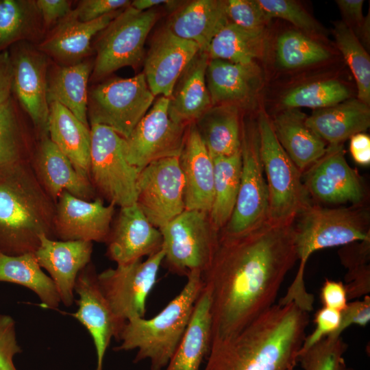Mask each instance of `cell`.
<instances>
[{"label":"cell","mask_w":370,"mask_h":370,"mask_svg":"<svg viewBox=\"0 0 370 370\" xmlns=\"http://www.w3.org/2000/svg\"><path fill=\"white\" fill-rule=\"evenodd\" d=\"M347 347L341 336L328 335L299 352L297 362L304 370H347L343 358Z\"/></svg>","instance_id":"b9f144b4"},{"label":"cell","mask_w":370,"mask_h":370,"mask_svg":"<svg viewBox=\"0 0 370 370\" xmlns=\"http://www.w3.org/2000/svg\"><path fill=\"white\" fill-rule=\"evenodd\" d=\"M13 68V88L30 119L36 138L48 134L49 105L47 75L51 60L36 45L22 41L9 51Z\"/></svg>","instance_id":"9a60e30c"},{"label":"cell","mask_w":370,"mask_h":370,"mask_svg":"<svg viewBox=\"0 0 370 370\" xmlns=\"http://www.w3.org/2000/svg\"><path fill=\"white\" fill-rule=\"evenodd\" d=\"M297 260L293 223L267 221L243 236L219 235L202 274L210 297L211 341L235 334L272 306Z\"/></svg>","instance_id":"6da1fadb"},{"label":"cell","mask_w":370,"mask_h":370,"mask_svg":"<svg viewBox=\"0 0 370 370\" xmlns=\"http://www.w3.org/2000/svg\"><path fill=\"white\" fill-rule=\"evenodd\" d=\"M323 307L341 312L347 304V291L341 282L325 280L321 290Z\"/></svg>","instance_id":"f5cc1de1"},{"label":"cell","mask_w":370,"mask_h":370,"mask_svg":"<svg viewBox=\"0 0 370 370\" xmlns=\"http://www.w3.org/2000/svg\"><path fill=\"white\" fill-rule=\"evenodd\" d=\"M56 203L39 182L31 161L0 173V251L34 253L40 236L54 239Z\"/></svg>","instance_id":"3957f363"},{"label":"cell","mask_w":370,"mask_h":370,"mask_svg":"<svg viewBox=\"0 0 370 370\" xmlns=\"http://www.w3.org/2000/svg\"><path fill=\"white\" fill-rule=\"evenodd\" d=\"M176 2L175 1L169 0H134L131 2L130 5L134 9L142 12L153 9V8L163 4L174 5Z\"/></svg>","instance_id":"9f6ffc18"},{"label":"cell","mask_w":370,"mask_h":370,"mask_svg":"<svg viewBox=\"0 0 370 370\" xmlns=\"http://www.w3.org/2000/svg\"><path fill=\"white\" fill-rule=\"evenodd\" d=\"M34 252L41 268L51 278L61 302L71 306L74 299V287L79 272L90 262L92 243L84 241H56L45 235L40 236Z\"/></svg>","instance_id":"603a6c76"},{"label":"cell","mask_w":370,"mask_h":370,"mask_svg":"<svg viewBox=\"0 0 370 370\" xmlns=\"http://www.w3.org/2000/svg\"><path fill=\"white\" fill-rule=\"evenodd\" d=\"M370 320V297L365 295L362 300L347 303L341 312V322L338 329L330 335L338 336L351 325L365 326Z\"/></svg>","instance_id":"681fc988"},{"label":"cell","mask_w":370,"mask_h":370,"mask_svg":"<svg viewBox=\"0 0 370 370\" xmlns=\"http://www.w3.org/2000/svg\"><path fill=\"white\" fill-rule=\"evenodd\" d=\"M93 64L89 58L70 66L58 65L51 60L47 75L49 105H62L88 127V84Z\"/></svg>","instance_id":"83f0119b"},{"label":"cell","mask_w":370,"mask_h":370,"mask_svg":"<svg viewBox=\"0 0 370 370\" xmlns=\"http://www.w3.org/2000/svg\"><path fill=\"white\" fill-rule=\"evenodd\" d=\"M181 291L151 319L128 320L115 351L137 350L134 362L148 360L150 370H164L180 344L203 289L202 273L190 272Z\"/></svg>","instance_id":"277c9868"},{"label":"cell","mask_w":370,"mask_h":370,"mask_svg":"<svg viewBox=\"0 0 370 370\" xmlns=\"http://www.w3.org/2000/svg\"><path fill=\"white\" fill-rule=\"evenodd\" d=\"M169 105V98L160 96L125 138L126 159L138 172L153 161L180 155L190 125L173 121Z\"/></svg>","instance_id":"4fadbf2b"},{"label":"cell","mask_w":370,"mask_h":370,"mask_svg":"<svg viewBox=\"0 0 370 370\" xmlns=\"http://www.w3.org/2000/svg\"><path fill=\"white\" fill-rule=\"evenodd\" d=\"M302 180L310 197L324 203L362 205L365 199L362 180L348 164L343 143L329 145Z\"/></svg>","instance_id":"2e32d148"},{"label":"cell","mask_w":370,"mask_h":370,"mask_svg":"<svg viewBox=\"0 0 370 370\" xmlns=\"http://www.w3.org/2000/svg\"><path fill=\"white\" fill-rule=\"evenodd\" d=\"M115 205H105L101 197L85 200L64 191L56 203L54 234L60 241L106 243Z\"/></svg>","instance_id":"ac0fdd59"},{"label":"cell","mask_w":370,"mask_h":370,"mask_svg":"<svg viewBox=\"0 0 370 370\" xmlns=\"http://www.w3.org/2000/svg\"><path fill=\"white\" fill-rule=\"evenodd\" d=\"M349 370H352V369H349Z\"/></svg>","instance_id":"6f0895ef"},{"label":"cell","mask_w":370,"mask_h":370,"mask_svg":"<svg viewBox=\"0 0 370 370\" xmlns=\"http://www.w3.org/2000/svg\"><path fill=\"white\" fill-rule=\"evenodd\" d=\"M339 256L342 263L348 269L346 280L370 269L369 260L370 240L358 241L345 245Z\"/></svg>","instance_id":"7dc6e473"},{"label":"cell","mask_w":370,"mask_h":370,"mask_svg":"<svg viewBox=\"0 0 370 370\" xmlns=\"http://www.w3.org/2000/svg\"><path fill=\"white\" fill-rule=\"evenodd\" d=\"M267 46L265 31H249L229 22L212 40L206 53L210 59L249 64L262 58Z\"/></svg>","instance_id":"8d00e7d4"},{"label":"cell","mask_w":370,"mask_h":370,"mask_svg":"<svg viewBox=\"0 0 370 370\" xmlns=\"http://www.w3.org/2000/svg\"><path fill=\"white\" fill-rule=\"evenodd\" d=\"M308 322L294 302L273 304L235 334L212 340L203 370H293Z\"/></svg>","instance_id":"7a4b0ae2"},{"label":"cell","mask_w":370,"mask_h":370,"mask_svg":"<svg viewBox=\"0 0 370 370\" xmlns=\"http://www.w3.org/2000/svg\"><path fill=\"white\" fill-rule=\"evenodd\" d=\"M341 322V312L323 307L314 317L316 325L314 331L305 338L299 352L304 351L321 341L324 337L334 333Z\"/></svg>","instance_id":"c3c4849f"},{"label":"cell","mask_w":370,"mask_h":370,"mask_svg":"<svg viewBox=\"0 0 370 370\" xmlns=\"http://www.w3.org/2000/svg\"><path fill=\"white\" fill-rule=\"evenodd\" d=\"M226 1L194 0L181 6L166 27L179 38L195 42L206 52L212 40L228 23Z\"/></svg>","instance_id":"484cf974"},{"label":"cell","mask_w":370,"mask_h":370,"mask_svg":"<svg viewBox=\"0 0 370 370\" xmlns=\"http://www.w3.org/2000/svg\"><path fill=\"white\" fill-rule=\"evenodd\" d=\"M212 160L214 197L209 214L214 227L220 232L230 220L236 204L241 172V151Z\"/></svg>","instance_id":"74e56055"},{"label":"cell","mask_w":370,"mask_h":370,"mask_svg":"<svg viewBox=\"0 0 370 370\" xmlns=\"http://www.w3.org/2000/svg\"><path fill=\"white\" fill-rule=\"evenodd\" d=\"M165 253L162 247L143 261L117 264L97 274L100 289L112 312L121 322L143 318L147 297L158 275Z\"/></svg>","instance_id":"7c38bea8"},{"label":"cell","mask_w":370,"mask_h":370,"mask_svg":"<svg viewBox=\"0 0 370 370\" xmlns=\"http://www.w3.org/2000/svg\"><path fill=\"white\" fill-rule=\"evenodd\" d=\"M266 15L286 20L306 33L317 32L319 25L297 2L292 0H257Z\"/></svg>","instance_id":"7bdbcfd3"},{"label":"cell","mask_w":370,"mask_h":370,"mask_svg":"<svg viewBox=\"0 0 370 370\" xmlns=\"http://www.w3.org/2000/svg\"><path fill=\"white\" fill-rule=\"evenodd\" d=\"M206 80L212 106L239 107L254 99L261 85L262 73L256 62L239 64L210 59Z\"/></svg>","instance_id":"d4e9b609"},{"label":"cell","mask_w":370,"mask_h":370,"mask_svg":"<svg viewBox=\"0 0 370 370\" xmlns=\"http://www.w3.org/2000/svg\"><path fill=\"white\" fill-rule=\"evenodd\" d=\"M337 47L352 71L358 89V99L370 104V58L359 38L344 21L335 23Z\"/></svg>","instance_id":"f35d334b"},{"label":"cell","mask_w":370,"mask_h":370,"mask_svg":"<svg viewBox=\"0 0 370 370\" xmlns=\"http://www.w3.org/2000/svg\"><path fill=\"white\" fill-rule=\"evenodd\" d=\"M195 125L212 158L241 151L242 123L238 106H212Z\"/></svg>","instance_id":"d6a6232c"},{"label":"cell","mask_w":370,"mask_h":370,"mask_svg":"<svg viewBox=\"0 0 370 370\" xmlns=\"http://www.w3.org/2000/svg\"><path fill=\"white\" fill-rule=\"evenodd\" d=\"M124 9L86 23L70 13L48 31L36 47L58 65L79 63L93 53V39Z\"/></svg>","instance_id":"7402d4cb"},{"label":"cell","mask_w":370,"mask_h":370,"mask_svg":"<svg viewBox=\"0 0 370 370\" xmlns=\"http://www.w3.org/2000/svg\"><path fill=\"white\" fill-rule=\"evenodd\" d=\"M260 152L268 190L267 221L292 224L312 202L304 184L302 173L280 144L271 119L263 110L256 119Z\"/></svg>","instance_id":"8992f818"},{"label":"cell","mask_w":370,"mask_h":370,"mask_svg":"<svg viewBox=\"0 0 370 370\" xmlns=\"http://www.w3.org/2000/svg\"><path fill=\"white\" fill-rule=\"evenodd\" d=\"M31 164L39 182L55 203L64 191L85 200L96 198L90 180L77 171L48 134L36 138Z\"/></svg>","instance_id":"44dd1931"},{"label":"cell","mask_w":370,"mask_h":370,"mask_svg":"<svg viewBox=\"0 0 370 370\" xmlns=\"http://www.w3.org/2000/svg\"><path fill=\"white\" fill-rule=\"evenodd\" d=\"M179 162L185 209L210 212L214 197L213 160L195 123L188 127Z\"/></svg>","instance_id":"cb8c5ba5"},{"label":"cell","mask_w":370,"mask_h":370,"mask_svg":"<svg viewBox=\"0 0 370 370\" xmlns=\"http://www.w3.org/2000/svg\"><path fill=\"white\" fill-rule=\"evenodd\" d=\"M345 19L354 27L358 26V32L366 42L369 40V18H365L362 15V0H337L336 1Z\"/></svg>","instance_id":"816d5d0a"},{"label":"cell","mask_w":370,"mask_h":370,"mask_svg":"<svg viewBox=\"0 0 370 370\" xmlns=\"http://www.w3.org/2000/svg\"><path fill=\"white\" fill-rule=\"evenodd\" d=\"M276 57L282 67L294 69L325 61L330 58V53L304 34L287 31L277 40Z\"/></svg>","instance_id":"60d3db41"},{"label":"cell","mask_w":370,"mask_h":370,"mask_svg":"<svg viewBox=\"0 0 370 370\" xmlns=\"http://www.w3.org/2000/svg\"><path fill=\"white\" fill-rule=\"evenodd\" d=\"M350 152L354 161L367 166L370 164V137L361 132L350 138Z\"/></svg>","instance_id":"11a10c76"},{"label":"cell","mask_w":370,"mask_h":370,"mask_svg":"<svg viewBox=\"0 0 370 370\" xmlns=\"http://www.w3.org/2000/svg\"><path fill=\"white\" fill-rule=\"evenodd\" d=\"M306 117L297 108H286L271 120L280 144L302 173L327 148L326 143L306 125Z\"/></svg>","instance_id":"f1b7e54d"},{"label":"cell","mask_w":370,"mask_h":370,"mask_svg":"<svg viewBox=\"0 0 370 370\" xmlns=\"http://www.w3.org/2000/svg\"><path fill=\"white\" fill-rule=\"evenodd\" d=\"M46 33L35 0H0V51L22 41L36 45Z\"/></svg>","instance_id":"e575fe53"},{"label":"cell","mask_w":370,"mask_h":370,"mask_svg":"<svg viewBox=\"0 0 370 370\" xmlns=\"http://www.w3.org/2000/svg\"><path fill=\"white\" fill-rule=\"evenodd\" d=\"M0 282L29 288L47 308L57 309L61 302L54 282L43 272L34 253L10 256L0 251Z\"/></svg>","instance_id":"d590c367"},{"label":"cell","mask_w":370,"mask_h":370,"mask_svg":"<svg viewBox=\"0 0 370 370\" xmlns=\"http://www.w3.org/2000/svg\"><path fill=\"white\" fill-rule=\"evenodd\" d=\"M306 125L329 145L343 143L370 125V108L358 99H348L319 109L306 119Z\"/></svg>","instance_id":"f546056e"},{"label":"cell","mask_w":370,"mask_h":370,"mask_svg":"<svg viewBox=\"0 0 370 370\" xmlns=\"http://www.w3.org/2000/svg\"><path fill=\"white\" fill-rule=\"evenodd\" d=\"M199 51L195 42L166 27L158 32L144 61L143 74L153 95L170 98L178 78Z\"/></svg>","instance_id":"d6986e66"},{"label":"cell","mask_w":370,"mask_h":370,"mask_svg":"<svg viewBox=\"0 0 370 370\" xmlns=\"http://www.w3.org/2000/svg\"><path fill=\"white\" fill-rule=\"evenodd\" d=\"M90 181L95 190L120 208L136 201L138 170L127 160L125 138L102 125H90Z\"/></svg>","instance_id":"8fae6325"},{"label":"cell","mask_w":370,"mask_h":370,"mask_svg":"<svg viewBox=\"0 0 370 370\" xmlns=\"http://www.w3.org/2000/svg\"><path fill=\"white\" fill-rule=\"evenodd\" d=\"M211 340L210 297L203 287L186 332L164 370H199L209 354Z\"/></svg>","instance_id":"1f68e13d"},{"label":"cell","mask_w":370,"mask_h":370,"mask_svg":"<svg viewBox=\"0 0 370 370\" xmlns=\"http://www.w3.org/2000/svg\"><path fill=\"white\" fill-rule=\"evenodd\" d=\"M143 73L132 77H112L88 88L87 117L90 125H102L127 138L153 103Z\"/></svg>","instance_id":"52a82bcc"},{"label":"cell","mask_w":370,"mask_h":370,"mask_svg":"<svg viewBox=\"0 0 370 370\" xmlns=\"http://www.w3.org/2000/svg\"><path fill=\"white\" fill-rule=\"evenodd\" d=\"M159 230L164 260L171 271L187 276L193 271L203 274L207 270L219 237L209 212L185 209Z\"/></svg>","instance_id":"30bf717a"},{"label":"cell","mask_w":370,"mask_h":370,"mask_svg":"<svg viewBox=\"0 0 370 370\" xmlns=\"http://www.w3.org/2000/svg\"><path fill=\"white\" fill-rule=\"evenodd\" d=\"M106 243L108 258L125 264L160 250L162 236L134 203L120 208Z\"/></svg>","instance_id":"ffe728a7"},{"label":"cell","mask_w":370,"mask_h":370,"mask_svg":"<svg viewBox=\"0 0 370 370\" xmlns=\"http://www.w3.org/2000/svg\"><path fill=\"white\" fill-rule=\"evenodd\" d=\"M22 351L16 335V323L10 315L0 314V370H17L15 355Z\"/></svg>","instance_id":"f6af8a7d"},{"label":"cell","mask_w":370,"mask_h":370,"mask_svg":"<svg viewBox=\"0 0 370 370\" xmlns=\"http://www.w3.org/2000/svg\"><path fill=\"white\" fill-rule=\"evenodd\" d=\"M299 269L288 287L286 297L306 299L310 293L304 283V269L310 255L321 249L370 240L369 209L362 205L328 208L311 203L293 222Z\"/></svg>","instance_id":"5b68a950"},{"label":"cell","mask_w":370,"mask_h":370,"mask_svg":"<svg viewBox=\"0 0 370 370\" xmlns=\"http://www.w3.org/2000/svg\"><path fill=\"white\" fill-rule=\"evenodd\" d=\"M226 12L230 23L249 31H265L270 20L257 0H227Z\"/></svg>","instance_id":"ee69618b"},{"label":"cell","mask_w":370,"mask_h":370,"mask_svg":"<svg viewBox=\"0 0 370 370\" xmlns=\"http://www.w3.org/2000/svg\"><path fill=\"white\" fill-rule=\"evenodd\" d=\"M74 291L79 298L75 300L78 309L70 314L88 331L95 347V370H103V360L111 339L119 341L125 323L112 312L104 297L97 280V273L90 262L78 274Z\"/></svg>","instance_id":"e0dca14e"},{"label":"cell","mask_w":370,"mask_h":370,"mask_svg":"<svg viewBox=\"0 0 370 370\" xmlns=\"http://www.w3.org/2000/svg\"><path fill=\"white\" fill-rule=\"evenodd\" d=\"M36 136L11 97L0 106V173L31 161Z\"/></svg>","instance_id":"836d02e7"},{"label":"cell","mask_w":370,"mask_h":370,"mask_svg":"<svg viewBox=\"0 0 370 370\" xmlns=\"http://www.w3.org/2000/svg\"><path fill=\"white\" fill-rule=\"evenodd\" d=\"M241 172L236 204L219 235L236 237L262 226L268 219V190L260 158L256 120L243 122Z\"/></svg>","instance_id":"9c48e42d"},{"label":"cell","mask_w":370,"mask_h":370,"mask_svg":"<svg viewBox=\"0 0 370 370\" xmlns=\"http://www.w3.org/2000/svg\"><path fill=\"white\" fill-rule=\"evenodd\" d=\"M47 32L72 11L73 1L68 0H35Z\"/></svg>","instance_id":"f907efd6"},{"label":"cell","mask_w":370,"mask_h":370,"mask_svg":"<svg viewBox=\"0 0 370 370\" xmlns=\"http://www.w3.org/2000/svg\"><path fill=\"white\" fill-rule=\"evenodd\" d=\"M128 0H82L71 14L81 22H90L106 14L124 9L131 4Z\"/></svg>","instance_id":"bcb514c9"},{"label":"cell","mask_w":370,"mask_h":370,"mask_svg":"<svg viewBox=\"0 0 370 370\" xmlns=\"http://www.w3.org/2000/svg\"><path fill=\"white\" fill-rule=\"evenodd\" d=\"M158 16L154 9L141 12L130 5L123 10L95 37L90 80L99 82L124 66L136 68L144 58L145 40Z\"/></svg>","instance_id":"ba28073f"},{"label":"cell","mask_w":370,"mask_h":370,"mask_svg":"<svg viewBox=\"0 0 370 370\" xmlns=\"http://www.w3.org/2000/svg\"><path fill=\"white\" fill-rule=\"evenodd\" d=\"M48 135L77 171L90 180V127L62 105L51 103Z\"/></svg>","instance_id":"4dcf8cb0"},{"label":"cell","mask_w":370,"mask_h":370,"mask_svg":"<svg viewBox=\"0 0 370 370\" xmlns=\"http://www.w3.org/2000/svg\"><path fill=\"white\" fill-rule=\"evenodd\" d=\"M348 88L341 82L331 79L300 85L288 91L281 103L286 108L301 107L322 109L349 98Z\"/></svg>","instance_id":"ab89813d"},{"label":"cell","mask_w":370,"mask_h":370,"mask_svg":"<svg viewBox=\"0 0 370 370\" xmlns=\"http://www.w3.org/2000/svg\"><path fill=\"white\" fill-rule=\"evenodd\" d=\"M136 204L158 229L185 210L179 157L153 161L139 171Z\"/></svg>","instance_id":"5bb4252c"},{"label":"cell","mask_w":370,"mask_h":370,"mask_svg":"<svg viewBox=\"0 0 370 370\" xmlns=\"http://www.w3.org/2000/svg\"><path fill=\"white\" fill-rule=\"evenodd\" d=\"M13 88V68L8 49L0 51V106L11 97Z\"/></svg>","instance_id":"db71d44e"},{"label":"cell","mask_w":370,"mask_h":370,"mask_svg":"<svg viewBox=\"0 0 370 370\" xmlns=\"http://www.w3.org/2000/svg\"><path fill=\"white\" fill-rule=\"evenodd\" d=\"M209 60L206 52L199 51L178 78L169 105V115L175 122L195 123L212 106L206 80Z\"/></svg>","instance_id":"4316f807"}]
</instances>
